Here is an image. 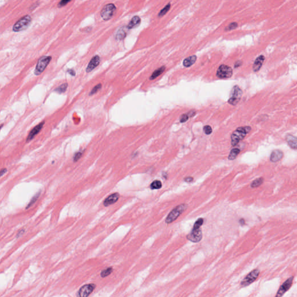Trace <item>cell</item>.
Here are the masks:
<instances>
[{"label": "cell", "mask_w": 297, "mask_h": 297, "mask_svg": "<svg viewBox=\"0 0 297 297\" xmlns=\"http://www.w3.org/2000/svg\"><path fill=\"white\" fill-rule=\"evenodd\" d=\"M189 119V116L187 114H183L181 116V117L180 118V121L181 123H185L186 121H187Z\"/></svg>", "instance_id": "cell-34"}, {"label": "cell", "mask_w": 297, "mask_h": 297, "mask_svg": "<svg viewBox=\"0 0 297 297\" xmlns=\"http://www.w3.org/2000/svg\"><path fill=\"white\" fill-rule=\"evenodd\" d=\"M44 124H45V121H43L41 122L40 124L37 125L36 127H34L31 130V131L29 133V134L28 135V136L27 137L26 142H30L31 141V140L35 137V136L40 132V131L42 130V128H43Z\"/></svg>", "instance_id": "cell-12"}, {"label": "cell", "mask_w": 297, "mask_h": 297, "mask_svg": "<svg viewBox=\"0 0 297 297\" xmlns=\"http://www.w3.org/2000/svg\"><path fill=\"white\" fill-rule=\"evenodd\" d=\"M193 180V178H192V177H187V178H186L185 179V180L186 182H192Z\"/></svg>", "instance_id": "cell-40"}, {"label": "cell", "mask_w": 297, "mask_h": 297, "mask_svg": "<svg viewBox=\"0 0 297 297\" xmlns=\"http://www.w3.org/2000/svg\"><path fill=\"white\" fill-rule=\"evenodd\" d=\"M242 93V91L239 87L237 86L233 87L231 93V96L229 99V103L232 105H236L241 99Z\"/></svg>", "instance_id": "cell-7"}, {"label": "cell", "mask_w": 297, "mask_h": 297, "mask_svg": "<svg viewBox=\"0 0 297 297\" xmlns=\"http://www.w3.org/2000/svg\"><path fill=\"white\" fill-rule=\"evenodd\" d=\"M6 171H7V169L6 168H3V169H2L1 170V172H0V173H1V176H3L4 174L6 173Z\"/></svg>", "instance_id": "cell-38"}, {"label": "cell", "mask_w": 297, "mask_h": 297, "mask_svg": "<svg viewBox=\"0 0 297 297\" xmlns=\"http://www.w3.org/2000/svg\"><path fill=\"white\" fill-rule=\"evenodd\" d=\"M100 62V59L99 56H94L87 66L86 68L87 73H90L93 69L96 68L99 65Z\"/></svg>", "instance_id": "cell-13"}, {"label": "cell", "mask_w": 297, "mask_h": 297, "mask_svg": "<svg viewBox=\"0 0 297 297\" xmlns=\"http://www.w3.org/2000/svg\"><path fill=\"white\" fill-rule=\"evenodd\" d=\"M241 65H242V61H239L236 62L235 65V68H239V66H241Z\"/></svg>", "instance_id": "cell-36"}, {"label": "cell", "mask_w": 297, "mask_h": 297, "mask_svg": "<svg viewBox=\"0 0 297 297\" xmlns=\"http://www.w3.org/2000/svg\"><path fill=\"white\" fill-rule=\"evenodd\" d=\"M38 5V2H36V4H33V5L31 7H30V10H33V9H35V8H36Z\"/></svg>", "instance_id": "cell-39"}, {"label": "cell", "mask_w": 297, "mask_h": 297, "mask_svg": "<svg viewBox=\"0 0 297 297\" xmlns=\"http://www.w3.org/2000/svg\"><path fill=\"white\" fill-rule=\"evenodd\" d=\"M68 87V84L67 82H65V83L62 84V85H61L59 87H58L56 89H55V91L56 93H65Z\"/></svg>", "instance_id": "cell-24"}, {"label": "cell", "mask_w": 297, "mask_h": 297, "mask_svg": "<svg viewBox=\"0 0 297 297\" xmlns=\"http://www.w3.org/2000/svg\"><path fill=\"white\" fill-rule=\"evenodd\" d=\"M83 153H84L83 151H82V152L79 151L78 152L75 153L74 154V156H73V161L74 162H77V161H78L80 159L81 157H82Z\"/></svg>", "instance_id": "cell-29"}, {"label": "cell", "mask_w": 297, "mask_h": 297, "mask_svg": "<svg viewBox=\"0 0 297 297\" xmlns=\"http://www.w3.org/2000/svg\"><path fill=\"white\" fill-rule=\"evenodd\" d=\"M166 69V67L164 66H162L161 68H160L158 69H157L156 70H155V72L153 73L152 75L150 76V80H154L155 78H157V77H159L160 74H162L164 70Z\"/></svg>", "instance_id": "cell-21"}, {"label": "cell", "mask_w": 297, "mask_h": 297, "mask_svg": "<svg viewBox=\"0 0 297 297\" xmlns=\"http://www.w3.org/2000/svg\"><path fill=\"white\" fill-rule=\"evenodd\" d=\"M251 130L250 127H241L236 130L231 135L232 145L235 146Z\"/></svg>", "instance_id": "cell-1"}, {"label": "cell", "mask_w": 297, "mask_h": 297, "mask_svg": "<svg viewBox=\"0 0 297 297\" xmlns=\"http://www.w3.org/2000/svg\"><path fill=\"white\" fill-rule=\"evenodd\" d=\"M119 197H120V194L118 193H113L107 198H106L105 200L103 201V205L105 207H108L111 204L115 203L116 201H117Z\"/></svg>", "instance_id": "cell-14"}, {"label": "cell", "mask_w": 297, "mask_h": 297, "mask_svg": "<svg viewBox=\"0 0 297 297\" xmlns=\"http://www.w3.org/2000/svg\"><path fill=\"white\" fill-rule=\"evenodd\" d=\"M187 208V205L186 204H181L175 207L171 211L166 219V222L167 224L171 223L175 221L180 215L184 212Z\"/></svg>", "instance_id": "cell-2"}, {"label": "cell", "mask_w": 297, "mask_h": 297, "mask_svg": "<svg viewBox=\"0 0 297 297\" xmlns=\"http://www.w3.org/2000/svg\"><path fill=\"white\" fill-rule=\"evenodd\" d=\"M52 57L50 56H44L41 57L37 62L36 67L34 70V74L36 75H39L41 74L45 69L49 65Z\"/></svg>", "instance_id": "cell-4"}, {"label": "cell", "mask_w": 297, "mask_h": 297, "mask_svg": "<svg viewBox=\"0 0 297 297\" xmlns=\"http://www.w3.org/2000/svg\"><path fill=\"white\" fill-rule=\"evenodd\" d=\"M238 26V24L236 23V22H233V23H231L230 25L225 29V30L226 31H229V30H232L233 29H236L237 27Z\"/></svg>", "instance_id": "cell-31"}, {"label": "cell", "mask_w": 297, "mask_h": 297, "mask_svg": "<svg viewBox=\"0 0 297 297\" xmlns=\"http://www.w3.org/2000/svg\"><path fill=\"white\" fill-rule=\"evenodd\" d=\"M116 11V7L113 4H108L103 8L100 12V16L103 20L107 21L113 16Z\"/></svg>", "instance_id": "cell-5"}, {"label": "cell", "mask_w": 297, "mask_h": 297, "mask_svg": "<svg viewBox=\"0 0 297 297\" xmlns=\"http://www.w3.org/2000/svg\"><path fill=\"white\" fill-rule=\"evenodd\" d=\"M162 187V183L161 181L159 180H155L151 184H150V189L152 190L154 189H159Z\"/></svg>", "instance_id": "cell-23"}, {"label": "cell", "mask_w": 297, "mask_h": 297, "mask_svg": "<svg viewBox=\"0 0 297 297\" xmlns=\"http://www.w3.org/2000/svg\"><path fill=\"white\" fill-rule=\"evenodd\" d=\"M283 157V153L280 150H273L271 155V161L276 162L280 161Z\"/></svg>", "instance_id": "cell-17"}, {"label": "cell", "mask_w": 297, "mask_h": 297, "mask_svg": "<svg viewBox=\"0 0 297 297\" xmlns=\"http://www.w3.org/2000/svg\"><path fill=\"white\" fill-rule=\"evenodd\" d=\"M102 88V84H99L98 85H96L95 87H93V89L91 91V92L89 93V96H92L93 95H94L95 93H97L99 89Z\"/></svg>", "instance_id": "cell-28"}, {"label": "cell", "mask_w": 297, "mask_h": 297, "mask_svg": "<svg viewBox=\"0 0 297 297\" xmlns=\"http://www.w3.org/2000/svg\"><path fill=\"white\" fill-rule=\"evenodd\" d=\"M260 274V271L258 269H254L252 272L250 273L247 276L243 279L241 281V285L242 287H246L248 285L253 283L254 281L258 277Z\"/></svg>", "instance_id": "cell-8"}, {"label": "cell", "mask_w": 297, "mask_h": 297, "mask_svg": "<svg viewBox=\"0 0 297 297\" xmlns=\"http://www.w3.org/2000/svg\"><path fill=\"white\" fill-rule=\"evenodd\" d=\"M95 287L96 285L94 284L84 285L81 288L80 290L78 292L77 295L81 297H88L94 290Z\"/></svg>", "instance_id": "cell-10"}, {"label": "cell", "mask_w": 297, "mask_h": 297, "mask_svg": "<svg viewBox=\"0 0 297 297\" xmlns=\"http://www.w3.org/2000/svg\"><path fill=\"white\" fill-rule=\"evenodd\" d=\"M196 59H197L196 56H190L186 58L183 61V65L186 68H189V67L191 66L196 62Z\"/></svg>", "instance_id": "cell-19"}, {"label": "cell", "mask_w": 297, "mask_h": 297, "mask_svg": "<svg viewBox=\"0 0 297 297\" xmlns=\"http://www.w3.org/2000/svg\"><path fill=\"white\" fill-rule=\"evenodd\" d=\"M202 232L200 228H193L190 234L187 236V239L190 241L197 243L202 239Z\"/></svg>", "instance_id": "cell-9"}, {"label": "cell", "mask_w": 297, "mask_h": 297, "mask_svg": "<svg viewBox=\"0 0 297 297\" xmlns=\"http://www.w3.org/2000/svg\"><path fill=\"white\" fill-rule=\"evenodd\" d=\"M263 182H264V178H257V179L254 180V181L251 183V187H257L260 186V185H261L262 183H263Z\"/></svg>", "instance_id": "cell-25"}, {"label": "cell", "mask_w": 297, "mask_h": 297, "mask_svg": "<svg viewBox=\"0 0 297 297\" xmlns=\"http://www.w3.org/2000/svg\"><path fill=\"white\" fill-rule=\"evenodd\" d=\"M232 74H233L232 68L225 65H221L217 70V77L221 79L230 78L232 77Z\"/></svg>", "instance_id": "cell-6"}, {"label": "cell", "mask_w": 297, "mask_h": 297, "mask_svg": "<svg viewBox=\"0 0 297 297\" xmlns=\"http://www.w3.org/2000/svg\"><path fill=\"white\" fill-rule=\"evenodd\" d=\"M195 114H196V111H195V110H191V111H189V112L187 113L188 116H189V117H193V116H194L195 115Z\"/></svg>", "instance_id": "cell-35"}, {"label": "cell", "mask_w": 297, "mask_h": 297, "mask_svg": "<svg viewBox=\"0 0 297 297\" xmlns=\"http://www.w3.org/2000/svg\"><path fill=\"white\" fill-rule=\"evenodd\" d=\"M68 73L70 74L71 75H72V76H74V75H75V72H74V70H73V69H68Z\"/></svg>", "instance_id": "cell-37"}, {"label": "cell", "mask_w": 297, "mask_h": 297, "mask_svg": "<svg viewBox=\"0 0 297 297\" xmlns=\"http://www.w3.org/2000/svg\"><path fill=\"white\" fill-rule=\"evenodd\" d=\"M128 27H121L118 30L117 33H116V38L118 40H123L125 37L127 36V30Z\"/></svg>", "instance_id": "cell-20"}, {"label": "cell", "mask_w": 297, "mask_h": 297, "mask_svg": "<svg viewBox=\"0 0 297 297\" xmlns=\"http://www.w3.org/2000/svg\"><path fill=\"white\" fill-rule=\"evenodd\" d=\"M72 1V0H61V1L59 2V4H58V6L59 8H62V7H63V6L66 5L68 4V2H69L70 1Z\"/></svg>", "instance_id": "cell-32"}, {"label": "cell", "mask_w": 297, "mask_h": 297, "mask_svg": "<svg viewBox=\"0 0 297 297\" xmlns=\"http://www.w3.org/2000/svg\"><path fill=\"white\" fill-rule=\"evenodd\" d=\"M141 22V18L138 16H135L132 18L131 20L130 21V23H129V24L127 27H128V29L135 28L137 26H138L139 25H140Z\"/></svg>", "instance_id": "cell-18"}, {"label": "cell", "mask_w": 297, "mask_h": 297, "mask_svg": "<svg viewBox=\"0 0 297 297\" xmlns=\"http://www.w3.org/2000/svg\"><path fill=\"white\" fill-rule=\"evenodd\" d=\"M170 7H171V4L169 3V4H168L167 5L165 6V7H164V8H163L162 10H161V11L159 12V17H161V16H162L165 15H166V13L168 12V11L169 10Z\"/></svg>", "instance_id": "cell-27"}, {"label": "cell", "mask_w": 297, "mask_h": 297, "mask_svg": "<svg viewBox=\"0 0 297 297\" xmlns=\"http://www.w3.org/2000/svg\"><path fill=\"white\" fill-rule=\"evenodd\" d=\"M292 281H293V277H291L290 278L287 279L285 283L280 286L276 296V297L283 296L286 292V291H288L291 287V285L292 284Z\"/></svg>", "instance_id": "cell-11"}, {"label": "cell", "mask_w": 297, "mask_h": 297, "mask_svg": "<svg viewBox=\"0 0 297 297\" xmlns=\"http://www.w3.org/2000/svg\"><path fill=\"white\" fill-rule=\"evenodd\" d=\"M31 22V18L30 15H26L20 19L18 21L13 25V31L14 32H19L27 29Z\"/></svg>", "instance_id": "cell-3"}, {"label": "cell", "mask_w": 297, "mask_h": 297, "mask_svg": "<svg viewBox=\"0 0 297 297\" xmlns=\"http://www.w3.org/2000/svg\"><path fill=\"white\" fill-rule=\"evenodd\" d=\"M113 269L112 267H108L105 270H103V271H102V272L100 273V276L102 278H106V277L108 276L109 275H110L111 273L113 272Z\"/></svg>", "instance_id": "cell-26"}, {"label": "cell", "mask_w": 297, "mask_h": 297, "mask_svg": "<svg viewBox=\"0 0 297 297\" xmlns=\"http://www.w3.org/2000/svg\"><path fill=\"white\" fill-rule=\"evenodd\" d=\"M204 131L207 135H210L212 133V130L210 125H206L204 127Z\"/></svg>", "instance_id": "cell-33"}, {"label": "cell", "mask_w": 297, "mask_h": 297, "mask_svg": "<svg viewBox=\"0 0 297 297\" xmlns=\"http://www.w3.org/2000/svg\"><path fill=\"white\" fill-rule=\"evenodd\" d=\"M240 152V150L239 148H233L229 154L228 159L230 160H233L235 159L237 157V156L239 154Z\"/></svg>", "instance_id": "cell-22"}, {"label": "cell", "mask_w": 297, "mask_h": 297, "mask_svg": "<svg viewBox=\"0 0 297 297\" xmlns=\"http://www.w3.org/2000/svg\"><path fill=\"white\" fill-rule=\"evenodd\" d=\"M285 140L289 146L293 149H297V138L292 135H287Z\"/></svg>", "instance_id": "cell-16"}, {"label": "cell", "mask_w": 297, "mask_h": 297, "mask_svg": "<svg viewBox=\"0 0 297 297\" xmlns=\"http://www.w3.org/2000/svg\"><path fill=\"white\" fill-rule=\"evenodd\" d=\"M265 56L264 55H260L255 59L253 65V71L254 72H257L261 68L263 63L265 61Z\"/></svg>", "instance_id": "cell-15"}, {"label": "cell", "mask_w": 297, "mask_h": 297, "mask_svg": "<svg viewBox=\"0 0 297 297\" xmlns=\"http://www.w3.org/2000/svg\"><path fill=\"white\" fill-rule=\"evenodd\" d=\"M23 233H24V230H20V231L19 232L17 236H16V237H18V236H20V234H23Z\"/></svg>", "instance_id": "cell-41"}, {"label": "cell", "mask_w": 297, "mask_h": 297, "mask_svg": "<svg viewBox=\"0 0 297 297\" xmlns=\"http://www.w3.org/2000/svg\"><path fill=\"white\" fill-rule=\"evenodd\" d=\"M40 192H39L38 193L36 194V196H34L33 198L31 199V201L30 202V203H29V205H27V207H26V209H27L28 208H29L30 206H31V205H33V204H34V203H35V202L37 201V199H38V197H39V196H40Z\"/></svg>", "instance_id": "cell-30"}]
</instances>
